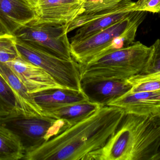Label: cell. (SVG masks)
<instances>
[{
  "label": "cell",
  "mask_w": 160,
  "mask_h": 160,
  "mask_svg": "<svg viewBox=\"0 0 160 160\" xmlns=\"http://www.w3.org/2000/svg\"><path fill=\"white\" fill-rule=\"evenodd\" d=\"M22 114L19 101L12 88L0 74V117Z\"/></svg>",
  "instance_id": "obj_18"
},
{
  "label": "cell",
  "mask_w": 160,
  "mask_h": 160,
  "mask_svg": "<svg viewBox=\"0 0 160 160\" xmlns=\"http://www.w3.org/2000/svg\"><path fill=\"white\" fill-rule=\"evenodd\" d=\"M147 12L133 11L128 16L92 35L70 43L73 59L80 65L109 52L128 47L135 41L132 27L144 20Z\"/></svg>",
  "instance_id": "obj_4"
},
{
  "label": "cell",
  "mask_w": 160,
  "mask_h": 160,
  "mask_svg": "<svg viewBox=\"0 0 160 160\" xmlns=\"http://www.w3.org/2000/svg\"><path fill=\"white\" fill-rule=\"evenodd\" d=\"M24 149L19 139L0 124V160L23 159Z\"/></svg>",
  "instance_id": "obj_17"
},
{
  "label": "cell",
  "mask_w": 160,
  "mask_h": 160,
  "mask_svg": "<svg viewBox=\"0 0 160 160\" xmlns=\"http://www.w3.org/2000/svg\"><path fill=\"white\" fill-rule=\"evenodd\" d=\"M160 148V112L125 114L115 132L90 160H155Z\"/></svg>",
  "instance_id": "obj_2"
},
{
  "label": "cell",
  "mask_w": 160,
  "mask_h": 160,
  "mask_svg": "<svg viewBox=\"0 0 160 160\" xmlns=\"http://www.w3.org/2000/svg\"><path fill=\"white\" fill-rule=\"evenodd\" d=\"M125 114L121 109L102 106L91 115L67 128L27 153L25 160H90L115 132Z\"/></svg>",
  "instance_id": "obj_1"
},
{
  "label": "cell",
  "mask_w": 160,
  "mask_h": 160,
  "mask_svg": "<svg viewBox=\"0 0 160 160\" xmlns=\"http://www.w3.org/2000/svg\"><path fill=\"white\" fill-rule=\"evenodd\" d=\"M16 48L21 58L45 70L63 87L82 91L80 64L75 60L61 59L17 39Z\"/></svg>",
  "instance_id": "obj_7"
},
{
  "label": "cell",
  "mask_w": 160,
  "mask_h": 160,
  "mask_svg": "<svg viewBox=\"0 0 160 160\" xmlns=\"http://www.w3.org/2000/svg\"><path fill=\"white\" fill-rule=\"evenodd\" d=\"M132 11L160 13V0H137L134 1Z\"/></svg>",
  "instance_id": "obj_21"
},
{
  "label": "cell",
  "mask_w": 160,
  "mask_h": 160,
  "mask_svg": "<svg viewBox=\"0 0 160 160\" xmlns=\"http://www.w3.org/2000/svg\"><path fill=\"white\" fill-rule=\"evenodd\" d=\"M31 94L42 111L88 100L82 91L67 88H53Z\"/></svg>",
  "instance_id": "obj_14"
},
{
  "label": "cell",
  "mask_w": 160,
  "mask_h": 160,
  "mask_svg": "<svg viewBox=\"0 0 160 160\" xmlns=\"http://www.w3.org/2000/svg\"><path fill=\"white\" fill-rule=\"evenodd\" d=\"M6 64L16 73L30 94L53 88H65L57 83L45 70L19 56Z\"/></svg>",
  "instance_id": "obj_9"
},
{
  "label": "cell",
  "mask_w": 160,
  "mask_h": 160,
  "mask_svg": "<svg viewBox=\"0 0 160 160\" xmlns=\"http://www.w3.org/2000/svg\"><path fill=\"white\" fill-rule=\"evenodd\" d=\"M79 1H82V2H85L86 0H79Z\"/></svg>",
  "instance_id": "obj_25"
},
{
  "label": "cell",
  "mask_w": 160,
  "mask_h": 160,
  "mask_svg": "<svg viewBox=\"0 0 160 160\" xmlns=\"http://www.w3.org/2000/svg\"><path fill=\"white\" fill-rule=\"evenodd\" d=\"M132 85L127 80H97L81 81L82 90L88 101L107 106L130 90Z\"/></svg>",
  "instance_id": "obj_10"
},
{
  "label": "cell",
  "mask_w": 160,
  "mask_h": 160,
  "mask_svg": "<svg viewBox=\"0 0 160 160\" xmlns=\"http://www.w3.org/2000/svg\"><path fill=\"white\" fill-rule=\"evenodd\" d=\"M134 0H86L83 12L68 24V33L120 10L133 12Z\"/></svg>",
  "instance_id": "obj_12"
},
{
  "label": "cell",
  "mask_w": 160,
  "mask_h": 160,
  "mask_svg": "<svg viewBox=\"0 0 160 160\" xmlns=\"http://www.w3.org/2000/svg\"><path fill=\"white\" fill-rule=\"evenodd\" d=\"M0 74L16 94L23 115L27 116H44L42 110L36 103L26 86L6 63L0 62Z\"/></svg>",
  "instance_id": "obj_15"
},
{
  "label": "cell",
  "mask_w": 160,
  "mask_h": 160,
  "mask_svg": "<svg viewBox=\"0 0 160 160\" xmlns=\"http://www.w3.org/2000/svg\"><path fill=\"white\" fill-rule=\"evenodd\" d=\"M84 2L79 0H39L36 3L38 22L68 24L84 10Z\"/></svg>",
  "instance_id": "obj_8"
},
{
  "label": "cell",
  "mask_w": 160,
  "mask_h": 160,
  "mask_svg": "<svg viewBox=\"0 0 160 160\" xmlns=\"http://www.w3.org/2000/svg\"><path fill=\"white\" fill-rule=\"evenodd\" d=\"M102 106L88 100L45 110L43 113L44 116L64 121L70 127L85 119Z\"/></svg>",
  "instance_id": "obj_16"
},
{
  "label": "cell",
  "mask_w": 160,
  "mask_h": 160,
  "mask_svg": "<svg viewBox=\"0 0 160 160\" xmlns=\"http://www.w3.org/2000/svg\"><path fill=\"white\" fill-rule=\"evenodd\" d=\"M0 124L19 139L25 155L69 127L63 120L46 116H27L22 114L0 117Z\"/></svg>",
  "instance_id": "obj_5"
},
{
  "label": "cell",
  "mask_w": 160,
  "mask_h": 160,
  "mask_svg": "<svg viewBox=\"0 0 160 160\" xmlns=\"http://www.w3.org/2000/svg\"><path fill=\"white\" fill-rule=\"evenodd\" d=\"M68 24L38 22L35 19L14 33L17 40L64 60H74L68 37Z\"/></svg>",
  "instance_id": "obj_6"
},
{
  "label": "cell",
  "mask_w": 160,
  "mask_h": 160,
  "mask_svg": "<svg viewBox=\"0 0 160 160\" xmlns=\"http://www.w3.org/2000/svg\"><path fill=\"white\" fill-rule=\"evenodd\" d=\"M32 2H33L36 5V3L38 1H39V0H32Z\"/></svg>",
  "instance_id": "obj_24"
},
{
  "label": "cell",
  "mask_w": 160,
  "mask_h": 160,
  "mask_svg": "<svg viewBox=\"0 0 160 160\" xmlns=\"http://www.w3.org/2000/svg\"><path fill=\"white\" fill-rule=\"evenodd\" d=\"M37 18L36 5L32 0H0V23L8 34Z\"/></svg>",
  "instance_id": "obj_11"
},
{
  "label": "cell",
  "mask_w": 160,
  "mask_h": 160,
  "mask_svg": "<svg viewBox=\"0 0 160 160\" xmlns=\"http://www.w3.org/2000/svg\"><path fill=\"white\" fill-rule=\"evenodd\" d=\"M16 38L13 34H0V62L7 63L18 57Z\"/></svg>",
  "instance_id": "obj_19"
},
{
  "label": "cell",
  "mask_w": 160,
  "mask_h": 160,
  "mask_svg": "<svg viewBox=\"0 0 160 160\" xmlns=\"http://www.w3.org/2000/svg\"><path fill=\"white\" fill-rule=\"evenodd\" d=\"M6 33H8V32H7L4 27H3V26L0 23V34H6Z\"/></svg>",
  "instance_id": "obj_22"
},
{
  "label": "cell",
  "mask_w": 160,
  "mask_h": 160,
  "mask_svg": "<svg viewBox=\"0 0 160 160\" xmlns=\"http://www.w3.org/2000/svg\"><path fill=\"white\" fill-rule=\"evenodd\" d=\"M153 51L140 41L100 55L80 65L81 81L85 80H127L143 74Z\"/></svg>",
  "instance_id": "obj_3"
},
{
  "label": "cell",
  "mask_w": 160,
  "mask_h": 160,
  "mask_svg": "<svg viewBox=\"0 0 160 160\" xmlns=\"http://www.w3.org/2000/svg\"><path fill=\"white\" fill-rule=\"evenodd\" d=\"M107 106L119 108L126 114L148 115L160 112V91L126 94Z\"/></svg>",
  "instance_id": "obj_13"
},
{
  "label": "cell",
  "mask_w": 160,
  "mask_h": 160,
  "mask_svg": "<svg viewBox=\"0 0 160 160\" xmlns=\"http://www.w3.org/2000/svg\"><path fill=\"white\" fill-rule=\"evenodd\" d=\"M155 160H160V148L159 151L158 152V154L155 157Z\"/></svg>",
  "instance_id": "obj_23"
},
{
  "label": "cell",
  "mask_w": 160,
  "mask_h": 160,
  "mask_svg": "<svg viewBox=\"0 0 160 160\" xmlns=\"http://www.w3.org/2000/svg\"><path fill=\"white\" fill-rule=\"evenodd\" d=\"M131 93L160 91V80H149L132 84Z\"/></svg>",
  "instance_id": "obj_20"
}]
</instances>
